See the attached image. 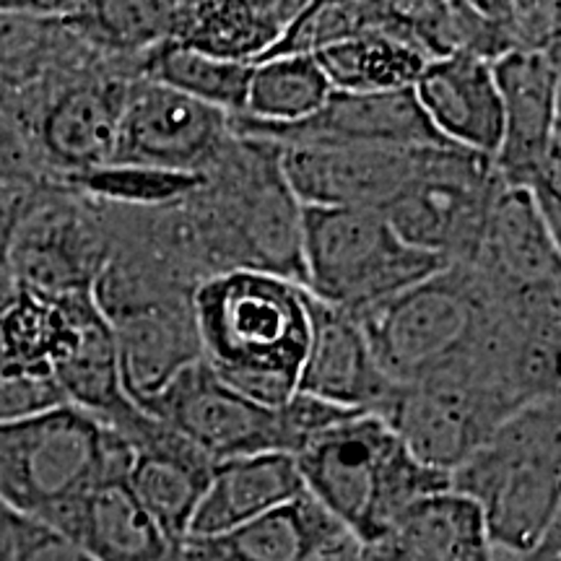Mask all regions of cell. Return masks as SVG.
<instances>
[{
	"instance_id": "cell-27",
	"label": "cell",
	"mask_w": 561,
	"mask_h": 561,
	"mask_svg": "<svg viewBox=\"0 0 561 561\" xmlns=\"http://www.w3.org/2000/svg\"><path fill=\"white\" fill-rule=\"evenodd\" d=\"M299 0H234V3H187L185 21L172 45L208 58L255 66L284 37Z\"/></svg>"
},
{
	"instance_id": "cell-14",
	"label": "cell",
	"mask_w": 561,
	"mask_h": 561,
	"mask_svg": "<svg viewBox=\"0 0 561 561\" xmlns=\"http://www.w3.org/2000/svg\"><path fill=\"white\" fill-rule=\"evenodd\" d=\"M231 115L149 79L130 83L110 164L203 178L229 146Z\"/></svg>"
},
{
	"instance_id": "cell-3",
	"label": "cell",
	"mask_w": 561,
	"mask_h": 561,
	"mask_svg": "<svg viewBox=\"0 0 561 561\" xmlns=\"http://www.w3.org/2000/svg\"><path fill=\"white\" fill-rule=\"evenodd\" d=\"M307 494L359 546L375 543L426 496L450 491V476L421 466L377 416H351L294 455Z\"/></svg>"
},
{
	"instance_id": "cell-28",
	"label": "cell",
	"mask_w": 561,
	"mask_h": 561,
	"mask_svg": "<svg viewBox=\"0 0 561 561\" xmlns=\"http://www.w3.org/2000/svg\"><path fill=\"white\" fill-rule=\"evenodd\" d=\"M91 307V294L42 297L16 286V294L0 310V367L53 380V367L76 341Z\"/></svg>"
},
{
	"instance_id": "cell-8",
	"label": "cell",
	"mask_w": 561,
	"mask_h": 561,
	"mask_svg": "<svg viewBox=\"0 0 561 561\" xmlns=\"http://www.w3.org/2000/svg\"><path fill=\"white\" fill-rule=\"evenodd\" d=\"M515 411L520 405L500 382L479 362L468 359L403 385L385 424L421 466L450 476Z\"/></svg>"
},
{
	"instance_id": "cell-6",
	"label": "cell",
	"mask_w": 561,
	"mask_h": 561,
	"mask_svg": "<svg viewBox=\"0 0 561 561\" xmlns=\"http://www.w3.org/2000/svg\"><path fill=\"white\" fill-rule=\"evenodd\" d=\"M130 445L76 405L60 403L0 426V507L53 525L112 476H128Z\"/></svg>"
},
{
	"instance_id": "cell-10",
	"label": "cell",
	"mask_w": 561,
	"mask_h": 561,
	"mask_svg": "<svg viewBox=\"0 0 561 561\" xmlns=\"http://www.w3.org/2000/svg\"><path fill=\"white\" fill-rule=\"evenodd\" d=\"M500 187L489 159L434 146L416 178L380 214L411 248L447 265H468Z\"/></svg>"
},
{
	"instance_id": "cell-38",
	"label": "cell",
	"mask_w": 561,
	"mask_h": 561,
	"mask_svg": "<svg viewBox=\"0 0 561 561\" xmlns=\"http://www.w3.org/2000/svg\"><path fill=\"white\" fill-rule=\"evenodd\" d=\"M42 182V180H39ZM39 182H0V263L5 261L11 234Z\"/></svg>"
},
{
	"instance_id": "cell-25",
	"label": "cell",
	"mask_w": 561,
	"mask_h": 561,
	"mask_svg": "<svg viewBox=\"0 0 561 561\" xmlns=\"http://www.w3.org/2000/svg\"><path fill=\"white\" fill-rule=\"evenodd\" d=\"M356 561H494L481 510L442 491L405 512L380 541L359 546Z\"/></svg>"
},
{
	"instance_id": "cell-7",
	"label": "cell",
	"mask_w": 561,
	"mask_h": 561,
	"mask_svg": "<svg viewBox=\"0 0 561 561\" xmlns=\"http://www.w3.org/2000/svg\"><path fill=\"white\" fill-rule=\"evenodd\" d=\"M305 291L356 318L439 271V257L405 244L375 208L305 206Z\"/></svg>"
},
{
	"instance_id": "cell-19",
	"label": "cell",
	"mask_w": 561,
	"mask_h": 561,
	"mask_svg": "<svg viewBox=\"0 0 561 561\" xmlns=\"http://www.w3.org/2000/svg\"><path fill=\"white\" fill-rule=\"evenodd\" d=\"M297 392L388 421L401 385L392 382L375 362L359 322L310 297V339Z\"/></svg>"
},
{
	"instance_id": "cell-37",
	"label": "cell",
	"mask_w": 561,
	"mask_h": 561,
	"mask_svg": "<svg viewBox=\"0 0 561 561\" xmlns=\"http://www.w3.org/2000/svg\"><path fill=\"white\" fill-rule=\"evenodd\" d=\"M37 161L24 138L0 117V182H39Z\"/></svg>"
},
{
	"instance_id": "cell-22",
	"label": "cell",
	"mask_w": 561,
	"mask_h": 561,
	"mask_svg": "<svg viewBox=\"0 0 561 561\" xmlns=\"http://www.w3.org/2000/svg\"><path fill=\"white\" fill-rule=\"evenodd\" d=\"M104 322L115 339L123 388L136 405L164 390L182 369L201 362L193 294L146 301Z\"/></svg>"
},
{
	"instance_id": "cell-1",
	"label": "cell",
	"mask_w": 561,
	"mask_h": 561,
	"mask_svg": "<svg viewBox=\"0 0 561 561\" xmlns=\"http://www.w3.org/2000/svg\"><path fill=\"white\" fill-rule=\"evenodd\" d=\"M201 359L250 401L278 409L297 392L310 297L299 284L255 271L206 278L193 294Z\"/></svg>"
},
{
	"instance_id": "cell-11",
	"label": "cell",
	"mask_w": 561,
	"mask_h": 561,
	"mask_svg": "<svg viewBox=\"0 0 561 561\" xmlns=\"http://www.w3.org/2000/svg\"><path fill=\"white\" fill-rule=\"evenodd\" d=\"M138 66L100 58L62 81L21 130L45 180H66L110 164Z\"/></svg>"
},
{
	"instance_id": "cell-18",
	"label": "cell",
	"mask_w": 561,
	"mask_h": 561,
	"mask_svg": "<svg viewBox=\"0 0 561 561\" xmlns=\"http://www.w3.org/2000/svg\"><path fill=\"white\" fill-rule=\"evenodd\" d=\"M468 265L500 299L561 291V237L528 191L502 185Z\"/></svg>"
},
{
	"instance_id": "cell-31",
	"label": "cell",
	"mask_w": 561,
	"mask_h": 561,
	"mask_svg": "<svg viewBox=\"0 0 561 561\" xmlns=\"http://www.w3.org/2000/svg\"><path fill=\"white\" fill-rule=\"evenodd\" d=\"M331 83L312 55H284L255 62L250 70L244 121L261 125H291L314 115L328 96Z\"/></svg>"
},
{
	"instance_id": "cell-13",
	"label": "cell",
	"mask_w": 561,
	"mask_h": 561,
	"mask_svg": "<svg viewBox=\"0 0 561 561\" xmlns=\"http://www.w3.org/2000/svg\"><path fill=\"white\" fill-rule=\"evenodd\" d=\"M138 409L206 455L214 466L248 455H289L278 409H265L231 390L203 359L182 369Z\"/></svg>"
},
{
	"instance_id": "cell-23",
	"label": "cell",
	"mask_w": 561,
	"mask_h": 561,
	"mask_svg": "<svg viewBox=\"0 0 561 561\" xmlns=\"http://www.w3.org/2000/svg\"><path fill=\"white\" fill-rule=\"evenodd\" d=\"M47 528L62 533L96 561H180V543L153 523L133 494L128 476L96 483Z\"/></svg>"
},
{
	"instance_id": "cell-41",
	"label": "cell",
	"mask_w": 561,
	"mask_h": 561,
	"mask_svg": "<svg viewBox=\"0 0 561 561\" xmlns=\"http://www.w3.org/2000/svg\"><path fill=\"white\" fill-rule=\"evenodd\" d=\"M3 510H5V507H3ZM0 561H13L9 536H5V523H3V530H0Z\"/></svg>"
},
{
	"instance_id": "cell-9",
	"label": "cell",
	"mask_w": 561,
	"mask_h": 561,
	"mask_svg": "<svg viewBox=\"0 0 561 561\" xmlns=\"http://www.w3.org/2000/svg\"><path fill=\"white\" fill-rule=\"evenodd\" d=\"M107 248L100 203L55 180H42L21 210L3 263L19 289L42 297H83L100 276Z\"/></svg>"
},
{
	"instance_id": "cell-17",
	"label": "cell",
	"mask_w": 561,
	"mask_h": 561,
	"mask_svg": "<svg viewBox=\"0 0 561 561\" xmlns=\"http://www.w3.org/2000/svg\"><path fill=\"white\" fill-rule=\"evenodd\" d=\"M231 130L278 146H447L432 130L413 89L377 94L333 91L328 102L301 123L261 125L231 117Z\"/></svg>"
},
{
	"instance_id": "cell-33",
	"label": "cell",
	"mask_w": 561,
	"mask_h": 561,
	"mask_svg": "<svg viewBox=\"0 0 561 561\" xmlns=\"http://www.w3.org/2000/svg\"><path fill=\"white\" fill-rule=\"evenodd\" d=\"M70 191L87 195L100 203L121 208H161L180 203L198 191L203 178L198 174H180L151 170L136 164H104L91 172L73 174V178L55 180Z\"/></svg>"
},
{
	"instance_id": "cell-16",
	"label": "cell",
	"mask_w": 561,
	"mask_h": 561,
	"mask_svg": "<svg viewBox=\"0 0 561 561\" xmlns=\"http://www.w3.org/2000/svg\"><path fill=\"white\" fill-rule=\"evenodd\" d=\"M434 146H280V167L301 206L375 208L416 178Z\"/></svg>"
},
{
	"instance_id": "cell-26",
	"label": "cell",
	"mask_w": 561,
	"mask_h": 561,
	"mask_svg": "<svg viewBox=\"0 0 561 561\" xmlns=\"http://www.w3.org/2000/svg\"><path fill=\"white\" fill-rule=\"evenodd\" d=\"M305 494L291 455L263 453L216 462L187 538H214L242 528Z\"/></svg>"
},
{
	"instance_id": "cell-20",
	"label": "cell",
	"mask_w": 561,
	"mask_h": 561,
	"mask_svg": "<svg viewBox=\"0 0 561 561\" xmlns=\"http://www.w3.org/2000/svg\"><path fill=\"white\" fill-rule=\"evenodd\" d=\"M356 553L354 536L307 491L242 528L180 543V561H356Z\"/></svg>"
},
{
	"instance_id": "cell-32",
	"label": "cell",
	"mask_w": 561,
	"mask_h": 561,
	"mask_svg": "<svg viewBox=\"0 0 561 561\" xmlns=\"http://www.w3.org/2000/svg\"><path fill=\"white\" fill-rule=\"evenodd\" d=\"M250 70L252 66L216 60L167 42L146 55L138 76L234 117L244 110Z\"/></svg>"
},
{
	"instance_id": "cell-40",
	"label": "cell",
	"mask_w": 561,
	"mask_h": 561,
	"mask_svg": "<svg viewBox=\"0 0 561 561\" xmlns=\"http://www.w3.org/2000/svg\"><path fill=\"white\" fill-rule=\"evenodd\" d=\"M13 294H16V284H13L11 273H9V268H5V263H0V310L9 305Z\"/></svg>"
},
{
	"instance_id": "cell-21",
	"label": "cell",
	"mask_w": 561,
	"mask_h": 561,
	"mask_svg": "<svg viewBox=\"0 0 561 561\" xmlns=\"http://www.w3.org/2000/svg\"><path fill=\"white\" fill-rule=\"evenodd\" d=\"M413 96L447 146L494 161L504 115L491 62L471 55L434 58L413 83Z\"/></svg>"
},
{
	"instance_id": "cell-30",
	"label": "cell",
	"mask_w": 561,
	"mask_h": 561,
	"mask_svg": "<svg viewBox=\"0 0 561 561\" xmlns=\"http://www.w3.org/2000/svg\"><path fill=\"white\" fill-rule=\"evenodd\" d=\"M187 3H73L70 24L96 53L140 62L157 47L174 42Z\"/></svg>"
},
{
	"instance_id": "cell-12",
	"label": "cell",
	"mask_w": 561,
	"mask_h": 561,
	"mask_svg": "<svg viewBox=\"0 0 561 561\" xmlns=\"http://www.w3.org/2000/svg\"><path fill=\"white\" fill-rule=\"evenodd\" d=\"M73 3H0V117L19 133L96 53L70 24Z\"/></svg>"
},
{
	"instance_id": "cell-15",
	"label": "cell",
	"mask_w": 561,
	"mask_h": 561,
	"mask_svg": "<svg viewBox=\"0 0 561 561\" xmlns=\"http://www.w3.org/2000/svg\"><path fill=\"white\" fill-rule=\"evenodd\" d=\"M502 96V144L496 151V178L507 187L528 191L538 172L561 153L559 47L538 53H510L491 62Z\"/></svg>"
},
{
	"instance_id": "cell-42",
	"label": "cell",
	"mask_w": 561,
	"mask_h": 561,
	"mask_svg": "<svg viewBox=\"0 0 561 561\" xmlns=\"http://www.w3.org/2000/svg\"><path fill=\"white\" fill-rule=\"evenodd\" d=\"M3 523H5V510L0 507V530H3Z\"/></svg>"
},
{
	"instance_id": "cell-35",
	"label": "cell",
	"mask_w": 561,
	"mask_h": 561,
	"mask_svg": "<svg viewBox=\"0 0 561 561\" xmlns=\"http://www.w3.org/2000/svg\"><path fill=\"white\" fill-rule=\"evenodd\" d=\"M5 536L13 561H96L62 533L5 510Z\"/></svg>"
},
{
	"instance_id": "cell-5",
	"label": "cell",
	"mask_w": 561,
	"mask_h": 561,
	"mask_svg": "<svg viewBox=\"0 0 561 561\" xmlns=\"http://www.w3.org/2000/svg\"><path fill=\"white\" fill-rule=\"evenodd\" d=\"M496 312L500 297L479 273L453 263L354 320L380 369L403 388L471 359Z\"/></svg>"
},
{
	"instance_id": "cell-4",
	"label": "cell",
	"mask_w": 561,
	"mask_h": 561,
	"mask_svg": "<svg viewBox=\"0 0 561 561\" xmlns=\"http://www.w3.org/2000/svg\"><path fill=\"white\" fill-rule=\"evenodd\" d=\"M494 549L530 551L561 523V398L515 411L450 473Z\"/></svg>"
},
{
	"instance_id": "cell-24",
	"label": "cell",
	"mask_w": 561,
	"mask_h": 561,
	"mask_svg": "<svg viewBox=\"0 0 561 561\" xmlns=\"http://www.w3.org/2000/svg\"><path fill=\"white\" fill-rule=\"evenodd\" d=\"M128 483L161 533L182 543L206 491L214 462L153 419L144 439L130 447Z\"/></svg>"
},
{
	"instance_id": "cell-34",
	"label": "cell",
	"mask_w": 561,
	"mask_h": 561,
	"mask_svg": "<svg viewBox=\"0 0 561 561\" xmlns=\"http://www.w3.org/2000/svg\"><path fill=\"white\" fill-rule=\"evenodd\" d=\"M507 42L510 53L559 47V3H481Z\"/></svg>"
},
{
	"instance_id": "cell-36",
	"label": "cell",
	"mask_w": 561,
	"mask_h": 561,
	"mask_svg": "<svg viewBox=\"0 0 561 561\" xmlns=\"http://www.w3.org/2000/svg\"><path fill=\"white\" fill-rule=\"evenodd\" d=\"M60 403L66 401L50 377L21 375V371L0 367V426L55 409Z\"/></svg>"
},
{
	"instance_id": "cell-29",
	"label": "cell",
	"mask_w": 561,
	"mask_h": 561,
	"mask_svg": "<svg viewBox=\"0 0 561 561\" xmlns=\"http://www.w3.org/2000/svg\"><path fill=\"white\" fill-rule=\"evenodd\" d=\"M312 58L318 60L331 89L346 94L413 89L430 62L413 42L382 30L335 42Z\"/></svg>"
},
{
	"instance_id": "cell-39",
	"label": "cell",
	"mask_w": 561,
	"mask_h": 561,
	"mask_svg": "<svg viewBox=\"0 0 561 561\" xmlns=\"http://www.w3.org/2000/svg\"><path fill=\"white\" fill-rule=\"evenodd\" d=\"M494 561H561V523L530 551L494 549Z\"/></svg>"
},
{
	"instance_id": "cell-2",
	"label": "cell",
	"mask_w": 561,
	"mask_h": 561,
	"mask_svg": "<svg viewBox=\"0 0 561 561\" xmlns=\"http://www.w3.org/2000/svg\"><path fill=\"white\" fill-rule=\"evenodd\" d=\"M193 206L216 276L255 271L305 289V206L284 178L278 144L234 133L219 161L203 174Z\"/></svg>"
}]
</instances>
